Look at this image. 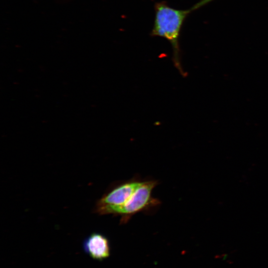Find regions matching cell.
Returning <instances> with one entry per match:
<instances>
[{"label":"cell","instance_id":"6da1fadb","mask_svg":"<svg viewBox=\"0 0 268 268\" xmlns=\"http://www.w3.org/2000/svg\"><path fill=\"white\" fill-rule=\"evenodd\" d=\"M210 0H202L186 10L172 7L164 1L155 3V18L150 35L162 37L170 42L173 50V60L175 66L184 76L185 74L181 64L179 46L181 29L185 19L192 11Z\"/></svg>","mask_w":268,"mask_h":268},{"label":"cell","instance_id":"7a4b0ae2","mask_svg":"<svg viewBox=\"0 0 268 268\" xmlns=\"http://www.w3.org/2000/svg\"><path fill=\"white\" fill-rule=\"evenodd\" d=\"M157 184L158 182L155 180L142 181L129 200L112 214L120 216V223L124 224L134 215L158 206L160 201L152 196V191Z\"/></svg>","mask_w":268,"mask_h":268},{"label":"cell","instance_id":"3957f363","mask_svg":"<svg viewBox=\"0 0 268 268\" xmlns=\"http://www.w3.org/2000/svg\"><path fill=\"white\" fill-rule=\"evenodd\" d=\"M142 181L133 178L110 187L97 201L94 212L99 215L112 214L129 200Z\"/></svg>","mask_w":268,"mask_h":268},{"label":"cell","instance_id":"277c9868","mask_svg":"<svg viewBox=\"0 0 268 268\" xmlns=\"http://www.w3.org/2000/svg\"><path fill=\"white\" fill-rule=\"evenodd\" d=\"M84 251L92 258L102 260L110 254V248L108 239L103 234L93 233L83 242Z\"/></svg>","mask_w":268,"mask_h":268}]
</instances>
